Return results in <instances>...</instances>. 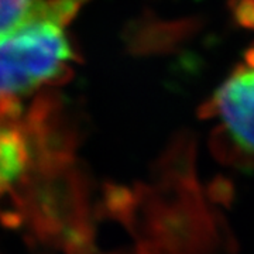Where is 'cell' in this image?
<instances>
[{"instance_id":"5","label":"cell","mask_w":254,"mask_h":254,"mask_svg":"<svg viewBox=\"0 0 254 254\" xmlns=\"http://www.w3.org/2000/svg\"><path fill=\"white\" fill-rule=\"evenodd\" d=\"M0 223L6 229H18L27 223L26 199L13 185L0 187Z\"/></svg>"},{"instance_id":"2","label":"cell","mask_w":254,"mask_h":254,"mask_svg":"<svg viewBox=\"0 0 254 254\" xmlns=\"http://www.w3.org/2000/svg\"><path fill=\"white\" fill-rule=\"evenodd\" d=\"M202 116L218 120L220 144L254 161V46L202 106Z\"/></svg>"},{"instance_id":"3","label":"cell","mask_w":254,"mask_h":254,"mask_svg":"<svg viewBox=\"0 0 254 254\" xmlns=\"http://www.w3.org/2000/svg\"><path fill=\"white\" fill-rule=\"evenodd\" d=\"M81 7L78 0H0V38L48 16L71 21Z\"/></svg>"},{"instance_id":"4","label":"cell","mask_w":254,"mask_h":254,"mask_svg":"<svg viewBox=\"0 0 254 254\" xmlns=\"http://www.w3.org/2000/svg\"><path fill=\"white\" fill-rule=\"evenodd\" d=\"M21 118L0 126V187L20 181L31 167L30 143Z\"/></svg>"},{"instance_id":"1","label":"cell","mask_w":254,"mask_h":254,"mask_svg":"<svg viewBox=\"0 0 254 254\" xmlns=\"http://www.w3.org/2000/svg\"><path fill=\"white\" fill-rule=\"evenodd\" d=\"M66 26L48 16L0 38V126L23 116L24 100L72 75L78 54Z\"/></svg>"}]
</instances>
